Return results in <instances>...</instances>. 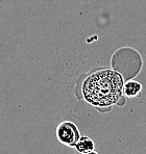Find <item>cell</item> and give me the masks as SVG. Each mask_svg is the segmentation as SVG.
I'll return each mask as SVG.
<instances>
[{
    "label": "cell",
    "mask_w": 146,
    "mask_h": 154,
    "mask_svg": "<svg viewBox=\"0 0 146 154\" xmlns=\"http://www.w3.org/2000/svg\"><path fill=\"white\" fill-rule=\"evenodd\" d=\"M124 78L113 68H94L84 73L75 85V96L101 112H111L113 106L126 104L123 95Z\"/></svg>",
    "instance_id": "obj_1"
},
{
    "label": "cell",
    "mask_w": 146,
    "mask_h": 154,
    "mask_svg": "<svg viewBox=\"0 0 146 154\" xmlns=\"http://www.w3.org/2000/svg\"><path fill=\"white\" fill-rule=\"evenodd\" d=\"M56 137L59 143L69 148H74L81 137L78 126L72 121H63L59 123L56 129Z\"/></svg>",
    "instance_id": "obj_2"
},
{
    "label": "cell",
    "mask_w": 146,
    "mask_h": 154,
    "mask_svg": "<svg viewBox=\"0 0 146 154\" xmlns=\"http://www.w3.org/2000/svg\"><path fill=\"white\" fill-rule=\"evenodd\" d=\"M142 85L141 82L134 79H129V80L125 81L124 87H123V95H124L126 98H136L142 92Z\"/></svg>",
    "instance_id": "obj_3"
},
{
    "label": "cell",
    "mask_w": 146,
    "mask_h": 154,
    "mask_svg": "<svg viewBox=\"0 0 146 154\" xmlns=\"http://www.w3.org/2000/svg\"><path fill=\"white\" fill-rule=\"evenodd\" d=\"M74 149L75 151H77L81 154L95 150V142L88 135H81L79 141L75 145Z\"/></svg>",
    "instance_id": "obj_4"
},
{
    "label": "cell",
    "mask_w": 146,
    "mask_h": 154,
    "mask_svg": "<svg viewBox=\"0 0 146 154\" xmlns=\"http://www.w3.org/2000/svg\"><path fill=\"white\" fill-rule=\"evenodd\" d=\"M83 154H99V153L95 150H92V151H89V152H86V153H83Z\"/></svg>",
    "instance_id": "obj_5"
}]
</instances>
